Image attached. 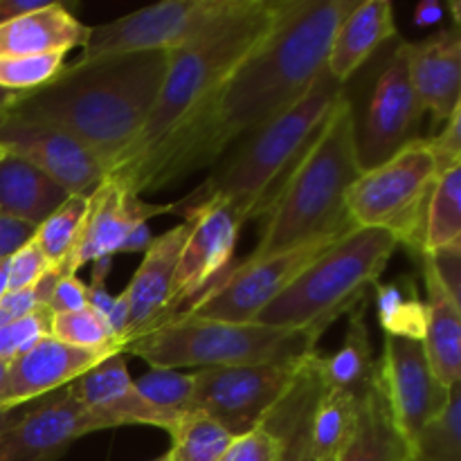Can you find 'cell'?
Returning a JSON list of instances; mask_svg holds the SVG:
<instances>
[{"instance_id":"4dcf8cb0","label":"cell","mask_w":461,"mask_h":461,"mask_svg":"<svg viewBox=\"0 0 461 461\" xmlns=\"http://www.w3.org/2000/svg\"><path fill=\"white\" fill-rule=\"evenodd\" d=\"M461 243V165L437 176L426 210L423 255Z\"/></svg>"},{"instance_id":"e575fe53","label":"cell","mask_w":461,"mask_h":461,"mask_svg":"<svg viewBox=\"0 0 461 461\" xmlns=\"http://www.w3.org/2000/svg\"><path fill=\"white\" fill-rule=\"evenodd\" d=\"M52 338L77 347V349L97 351V354H122L115 336L106 327L99 315L90 309L75 311V313H59L52 318Z\"/></svg>"},{"instance_id":"ba28073f","label":"cell","mask_w":461,"mask_h":461,"mask_svg":"<svg viewBox=\"0 0 461 461\" xmlns=\"http://www.w3.org/2000/svg\"><path fill=\"white\" fill-rule=\"evenodd\" d=\"M439 165L428 138L401 149L374 169L363 171L345 194V210L354 228L392 234L414 259L423 255V228Z\"/></svg>"},{"instance_id":"c3c4849f","label":"cell","mask_w":461,"mask_h":461,"mask_svg":"<svg viewBox=\"0 0 461 461\" xmlns=\"http://www.w3.org/2000/svg\"><path fill=\"white\" fill-rule=\"evenodd\" d=\"M16 97H18V95L7 93V90H0V113L7 111V108L12 106L14 102H16Z\"/></svg>"},{"instance_id":"7402d4cb","label":"cell","mask_w":461,"mask_h":461,"mask_svg":"<svg viewBox=\"0 0 461 461\" xmlns=\"http://www.w3.org/2000/svg\"><path fill=\"white\" fill-rule=\"evenodd\" d=\"M394 7L387 0H363L349 9L329 43L324 70L347 86L390 41L396 39Z\"/></svg>"},{"instance_id":"836d02e7","label":"cell","mask_w":461,"mask_h":461,"mask_svg":"<svg viewBox=\"0 0 461 461\" xmlns=\"http://www.w3.org/2000/svg\"><path fill=\"white\" fill-rule=\"evenodd\" d=\"M194 387H196L194 372L183 374L178 369L151 367L135 381V390L140 392V396L153 410L169 419L171 430L180 419L194 412Z\"/></svg>"},{"instance_id":"52a82bcc","label":"cell","mask_w":461,"mask_h":461,"mask_svg":"<svg viewBox=\"0 0 461 461\" xmlns=\"http://www.w3.org/2000/svg\"><path fill=\"white\" fill-rule=\"evenodd\" d=\"M318 340L313 331L178 315L135 338L122 354H135L156 369L237 367L306 358L318 351Z\"/></svg>"},{"instance_id":"d6a6232c","label":"cell","mask_w":461,"mask_h":461,"mask_svg":"<svg viewBox=\"0 0 461 461\" xmlns=\"http://www.w3.org/2000/svg\"><path fill=\"white\" fill-rule=\"evenodd\" d=\"M408 461H461V383L450 387L444 410L408 446Z\"/></svg>"},{"instance_id":"f907efd6","label":"cell","mask_w":461,"mask_h":461,"mask_svg":"<svg viewBox=\"0 0 461 461\" xmlns=\"http://www.w3.org/2000/svg\"><path fill=\"white\" fill-rule=\"evenodd\" d=\"M7 369H9V363H5V360H0V392H3V387H5V378H7Z\"/></svg>"},{"instance_id":"603a6c76","label":"cell","mask_w":461,"mask_h":461,"mask_svg":"<svg viewBox=\"0 0 461 461\" xmlns=\"http://www.w3.org/2000/svg\"><path fill=\"white\" fill-rule=\"evenodd\" d=\"M88 25L57 0H45L41 7L0 25V57H39L63 54L84 48Z\"/></svg>"},{"instance_id":"ffe728a7","label":"cell","mask_w":461,"mask_h":461,"mask_svg":"<svg viewBox=\"0 0 461 461\" xmlns=\"http://www.w3.org/2000/svg\"><path fill=\"white\" fill-rule=\"evenodd\" d=\"M108 358L97 351L77 349L57 338H45L34 349L12 360L0 392V410L21 408L32 401L63 390L72 381Z\"/></svg>"},{"instance_id":"8992f818","label":"cell","mask_w":461,"mask_h":461,"mask_svg":"<svg viewBox=\"0 0 461 461\" xmlns=\"http://www.w3.org/2000/svg\"><path fill=\"white\" fill-rule=\"evenodd\" d=\"M399 241L372 228H351L309 268L261 311L255 322L266 327L313 331L322 338L329 324L363 304L365 293L376 286Z\"/></svg>"},{"instance_id":"b9f144b4","label":"cell","mask_w":461,"mask_h":461,"mask_svg":"<svg viewBox=\"0 0 461 461\" xmlns=\"http://www.w3.org/2000/svg\"><path fill=\"white\" fill-rule=\"evenodd\" d=\"M48 309L54 315L88 309V284L81 282L77 275H61L50 295Z\"/></svg>"},{"instance_id":"7bdbcfd3","label":"cell","mask_w":461,"mask_h":461,"mask_svg":"<svg viewBox=\"0 0 461 461\" xmlns=\"http://www.w3.org/2000/svg\"><path fill=\"white\" fill-rule=\"evenodd\" d=\"M34 232V225L23 223V221L12 219V216L0 214V261L9 259L18 248H23L27 241H32Z\"/></svg>"},{"instance_id":"ee69618b","label":"cell","mask_w":461,"mask_h":461,"mask_svg":"<svg viewBox=\"0 0 461 461\" xmlns=\"http://www.w3.org/2000/svg\"><path fill=\"white\" fill-rule=\"evenodd\" d=\"M43 3L45 0H0V25H5L12 18L21 16V14L41 7Z\"/></svg>"},{"instance_id":"d590c367","label":"cell","mask_w":461,"mask_h":461,"mask_svg":"<svg viewBox=\"0 0 461 461\" xmlns=\"http://www.w3.org/2000/svg\"><path fill=\"white\" fill-rule=\"evenodd\" d=\"M63 54L39 57H0V90L25 95L50 84L63 70Z\"/></svg>"},{"instance_id":"83f0119b","label":"cell","mask_w":461,"mask_h":461,"mask_svg":"<svg viewBox=\"0 0 461 461\" xmlns=\"http://www.w3.org/2000/svg\"><path fill=\"white\" fill-rule=\"evenodd\" d=\"M358 401L360 396L349 394V392L322 387L311 410L309 421L311 450H313L315 461H336L340 457L356 428Z\"/></svg>"},{"instance_id":"7c38bea8","label":"cell","mask_w":461,"mask_h":461,"mask_svg":"<svg viewBox=\"0 0 461 461\" xmlns=\"http://www.w3.org/2000/svg\"><path fill=\"white\" fill-rule=\"evenodd\" d=\"M345 232L329 234L275 255L246 257L241 264L232 266L225 277L183 315L221 320V322H255L261 311L273 304L309 268L311 261L318 259Z\"/></svg>"},{"instance_id":"74e56055","label":"cell","mask_w":461,"mask_h":461,"mask_svg":"<svg viewBox=\"0 0 461 461\" xmlns=\"http://www.w3.org/2000/svg\"><path fill=\"white\" fill-rule=\"evenodd\" d=\"M282 444L266 426H257L234 437L219 461H279Z\"/></svg>"},{"instance_id":"f546056e","label":"cell","mask_w":461,"mask_h":461,"mask_svg":"<svg viewBox=\"0 0 461 461\" xmlns=\"http://www.w3.org/2000/svg\"><path fill=\"white\" fill-rule=\"evenodd\" d=\"M88 216V196H68L43 223L36 228L34 243L50 268H57L66 275H77L70 261L84 234V223Z\"/></svg>"},{"instance_id":"ac0fdd59","label":"cell","mask_w":461,"mask_h":461,"mask_svg":"<svg viewBox=\"0 0 461 461\" xmlns=\"http://www.w3.org/2000/svg\"><path fill=\"white\" fill-rule=\"evenodd\" d=\"M187 232L189 223L183 221L160 237H153L144 250L142 264L138 266L133 279L124 288L126 300H129V329L122 340V349L135 338L160 327L167 320L171 291H174L176 266H178Z\"/></svg>"},{"instance_id":"bcb514c9","label":"cell","mask_w":461,"mask_h":461,"mask_svg":"<svg viewBox=\"0 0 461 461\" xmlns=\"http://www.w3.org/2000/svg\"><path fill=\"white\" fill-rule=\"evenodd\" d=\"M151 239L153 234L149 232L147 225H140V228H135L133 232L129 234V239H126L120 252H144L149 248V243H151Z\"/></svg>"},{"instance_id":"484cf974","label":"cell","mask_w":461,"mask_h":461,"mask_svg":"<svg viewBox=\"0 0 461 461\" xmlns=\"http://www.w3.org/2000/svg\"><path fill=\"white\" fill-rule=\"evenodd\" d=\"M315 372H318L324 390H340L354 396H363V392L372 385L374 374H376V360H374L365 302L349 313V327H347L345 342L340 349L331 356L318 351Z\"/></svg>"},{"instance_id":"2e32d148","label":"cell","mask_w":461,"mask_h":461,"mask_svg":"<svg viewBox=\"0 0 461 461\" xmlns=\"http://www.w3.org/2000/svg\"><path fill=\"white\" fill-rule=\"evenodd\" d=\"M106 430L75 396L63 390L32 401L0 437V461H57L77 439Z\"/></svg>"},{"instance_id":"cb8c5ba5","label":"cell","mask_w":461,"mask_h":461,"mask_svg":"<svg viewBox=\"0 0 461 461\" xmlns=\"http://www.w3.org/2000/svg\"><path fill=\"white\" fill-rule=\"evenodd\" d=\"M419 266L426 284L423 302L428 309L426 338L421 345L437 381L450 390L461 383V304L448 295L423 261H419Z\"/></svg>"},{"instance_id":"f35d334b","label":"cell","mask_w":461,"mask_h":461,"mask_svg":"<svg viewBox=\"0 0 461 461\" xmlns=\"http://www.w3.org/2000/svg\"><path fill=\"white\" fill-rule=\"evenodd\" d=\"M48 270V259L32 237V241L18 248L7 259V291H25V288L36 286Z\"/></svg>"},{"instance_id":"30bf717a","label":"cell","mask_w":461,"mask_h":461,"mask_svg":"<svg viewBox=\"0 0 461 461\" xmlns=\"http://www.w3.org/2000/svg\"><path fill=\"white\" fill-rule=\"evenodd\" d=\"M243 0H165L131 12L88 30L84 54L97 59L108 54L171 52L232 16Z\"/></svg>"},{"instance_id":"1f68e13d","label":"cell","mask_w":461,"mask_h":461,"mask_svg":"<svg viewBox=\"0 0 461 461\" xmlns=\"http://www.w3.org/2000/svg\"><path fill=\"white\" fill-rule=\"evenodd\" d=\"M169 437V461H219L237 435L216 419L203 412H192L176 423Z\"/></svg>"},{"instance_id":"5bb4252c","label":"cell","mask_w":461,"mask_h":461,"mask_svg":"<svg viewBox=\"0 0 461 461\" xmlns=\"http://www.w3.org/2000/svg\"><path fill=\"white\" fill-rule=\"evenodd\" d=\"M374 381L405 446L412 444L419 430L432 421L448 401L450 390L437 381L423 345L417 340L385 336Z\"/></svg>"},{"instance_id":"d4e9b609","label":"cell","mask_w":461,"mask_h":461,"mask_svg":"<svg viewBox=\"0 0 461 461\" xmlns=\"http://www.w3.org/2000/svg\"><path fill=\"white\" fill-rule=\"evenodd\" d=\"M70 194L21 158L0 160V214L39 228Z\"/></svg>"},{"instance_id":"ab89813d","label":"cell","mask_w":461,"mask_h":461,"mask_svg":"<svg viewBox=\"0 0 461 461\" xmlns=\"http://www.w3.org/2000/svg\"><path fill=\"white\" fill-rule=\"evenodd\" d=\"M417 261H423L439 279L441 286L448 291V295L461 304V243L441 248L430 255H421Z\"/></svg>"},{"instance_id":"681fc988","label":"cell","mask_w":461,"mask_h":461,"mask_svg":"<svg viewBox=\"0 0 461 461\" xmlns=\"http://www.w3.org/2000/svg\"><path fill=\"white\" fill-rule=\"evenodd\" d=\"M7 293V259L0 261V297Z\"/></svg>"},{"instance_id":"816d5d0a","label":"cell","mask_w":461,"mask_h":461,"mask_svg":"<svg viewBox=\"0 0 461 461\" xmlns=\"http://www.w3.org/2000/svg\"><path fill=\"white\" fill-rule=\"evenodd\" d=\"M151 461H169V459H167V453H165V455H160V457H156V459H151Z\"/></svg>"},{"instance_id":"5b68a950","label":"cell","mask_w":461,"mask_h":461,"mask_svg":"<svg viewBox=\"0 0 461 461\" xmlns=\"http://www.w3.org/2000/svg\"><path fill=\"white\" fill-rule=\"evenodd\" d=\"M279 12V0H243L241 7L192 43L167 54V70L158 97L133 147L113 169L135 162L169 138L264 41ZM111 169V171H113Z\"/></svg>"},{"instance_id":"7a4b0ae2","label":"cell","mask_w":461,"mask_h":461,"mask_svg":"<svg viewBox=\"0 0 461 461\" xmlns=\"http://www.w3.org/2000/svg\"><path fill=\"white\" fill-rule=\"evenodd\" d=\"M167 54L131 52L77 59L63 66L50 84L18 95L5 113L70 133L113 169L147 124L165 79Z\"/></svg>"},{"instance_id":"7dc6e473","label":"cell","mask_w":461,"mask_h":461,"mask_svg":"<svg viewBox=\"0 0 461 461\" xmlns=\"http://www.w3.org/2000/svg\"><path fill=\"white\" fill-rule=\"evenodd\" d=\"M23 410L21 408H7V410H0V437L9 430V428L16 423V419L21 417Z\"/></svg>"},{"instance_id":"4fadbf2b","label":"cell","mask_w":461,"mask_h":461,"mask_svg":"<svg viewBox=\"0 0 461 461\" xmlns=\"http://www.w3.org/2000/svg\"><path fill=\"white\" fill-rule=\"evenodd\" d=\"M180 214L189 223L187 239L176 266L174 291L165 322L187 313L232 268L239 232L246 223L225 201L210 198ZM162 322V324H165Z\"/></svg>"},{"instance_id":"d6986e66","label":"cell","mask_w":461,"mask_h":461,"mask_svg":"<svg viewBox=\"0 0 461 461\" xmlns=\"http://www.w3.org/2000/svg\"><path fill=\"white\" fill-rule=\"evenodd\" d=\"M124 356L113 354L104 358L72 381L68 392L97 421H102L106 430L120 426H156L169 432V419L153 410L135 390V378H131Z\"/></svg>"},{"instance_id":"4316f807","label":"cell","mask_w":461,"mask_h":461,"mask_svg":"<svg viewBox=\"0 0 461 461\" xmlns=\"http://www.w3.org/2000/svg\"><path fill=\"white\" fill-rule=\"evenodd\" d=\"M336 461H408V446L387 412L376 381L360 396L356 428Z\"/></svg>"},{"instance_id":"60d3db41","label":"cell","mask_w":461,"mask_h":461,"mask_svg":"<svg viewBox=\"0 0 461 461\" xmlns=\"http://www.w3.org/2000/svg\"><path fill=\"white\" fill-rule=\"evenodd\" d=\"M428 144L437 158L439 174L448 167L461 165V106L444 122V129L439 133L428 138Z\"/></svg>"},{"instance_id":"3957f363","label":"cell","mask_w":461,"mask_h":461,"mask_svg":"<svg viewBox=\"0 0 461 461\" xmlns=\"http://www.w3.org/2000/svg\"><path fill=\"white\" fill-rule=\"evenodd\" d=\"M360 174L354 120L342 90L327 120L279 185L264 212L259 241L248 257L275 255L354 228L345 210V194Z\"/></svg>"},{"instance_id":"e0dca14e","label":"cell","mask_w":461,"mask_h":461,"mask_svg":"<svg viewBox=\"0 0 461 461\" xmlns=\"http://www.w3.org/2000/svg\"><path fill=\"white\" fill-rule=\"evenodd\" d=\"M176 203L169 205H151L133 192L106 176L88 196V216L84 223V234L72 255V270H79L88 261L111 259L122 250L129 234L149 219L158 214H174Z\"/></svg>"},{"instance_id":"9a60e30c","label":"cell","mask_w":461,"mask_h":461,"mask_svg":"<svg viewBox=\"0 0 461 461\" xmlns=\"http://www.w3.org/2000/svg\"><path fill=\"white\" fill-rule=\"evenodd\" d=\"M0 147L7 156L21 158L70 196H90L111 167L88 144L52 126L32 124L0 113Z\"/></svg>"},{"instance_id":"f6af8a7d","label":"cell","mask_w":461,"mask_h":461,"mask_svg":"<svg viewBox=\"0 0 461 461\" xmlns=\"http://www.w3.org/2000/svg\"><path fill=\"white\" fill-rule=\"evenodd\" d=\"M444 14H446L444 5L435 3V0H426V3L419 5L417 12H414V23H417L419 27L432 25V23H439L441 18H444Z\"/></svg>"},{"instance_id":"9c48e42d","label":"cell","mask_w":461,"mask_h":461,"mask_svg":"<svg viewBox=\"0 0 461 461\" xmlns=\"http://www.w3.org/2000/svg\"><path fill=\"white\" fill-rule=\"evenodd\" d=\"M408 41H394L376 54L374 72L365 75L360 99L347 97L354 120L360 169L383 165L408 144L421 140L423 108L414 95L408 70ZM347 95V93H345Z\"/></svg>"},{"instance_id":"277c9868","label":"cell","mask_w":461,"mask_h":461,"mask_svg":"<svg viewBox=\"0 0 461 461\" xmlns=\"http://www.w3.org/2000/svg\"><path fill=\"white\" fill-rule=\"evenodd\" d=\"M342 90L345 86L338 84L327 70L320 72L288 111L243 138V144L230 151L223 162H216L205 183L176 203V212L180 214L196 203L219 198L241 216L243 223L264 214Z\"/></svg>"},{"instance_id":"f1b7e54d","label":"cell","mask_w":461,"mask_h":461,"mask_svg":"<svg viewBox=\"0 0 461 461\" xmlns=\"http://www.w3.org/2000/svg\"><path fill=\"white\" fill-rule=\"evenodd\" d=\"M374 288H376L374 304H376L378 322L385 336L423 342L428 309L426 302L419 295L412 275H403L390 284H376Z\"/></svg>"},{"instance_id":"8d00e7d4","label":"cell","mask_w":461,"mask_h":461,"mask_svg":"<svg viewBox=\"0 0 461 461\" xmlns=\"http://www.w3.org/2000/svg\"><path fill=\"white\" fill-rule=\"evenodd\" d=\"M54 313L48 306H41L34 313L0 327V360L12 363L21 358L30 349H34L41 340L52 336Z\"/></svg>"},{"instance_id":"f5cc1de1","label":"cell","mask_w":461,"mask_h":461,"mask_svg":"<svg viewBox=\"0 0 461 461\" xmlns=\"http://www.w3.org/2000/svg\"><path fill=\"white\" fill-rule=\"evenodd\" d=\"M5 156H7V151H5V149L3 147H0V160H3V158Z\"/></svg>"},{"instance_id":"6da1fadb","label":"cell","mask_w":461,"mask_h":461,"mask_svg":"<svg viewBox=\"0 0 461 461\" xmlns=\"http://www.w3.org/2000/svg\"><path fill=\"white\" fill-rule=\"evenodd\" d=\"M356 0H279L273 27L219 88L153 151L113 169L135 196L180 183L282 115L311 88L329 43Z\"/></svg>"},{"instance_id":"8fae6325","label":"cell","mask_w":461,"mask_h":461,"mask_svg":"<svg viewBox=\"0 0 461 461\" xmlns=\"http://www.w3.org/2000/svg\"><path fill=\"white\" fill-rule=\"evenodd\" d=\"M311 356L288 363L196 369L194 412L207 414L234 435H243L261 426L282 403L306 369Z\"/></svg>"},{"instance_id":"44dd1931","label":"cell","mask_w":461,"mask_h":461,"mask_svg":"<svg viewBox=\"0 0 461 461\" xmlns=\"http://www.w3.org/2000/svg\"><path fill=\"white\" fill-rule=\"evenodd\" d=\"M408 70L414 95L432 124H444L461 106V32L459 25L419 43H408Z\"/></svg>"}]
</instances>
